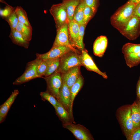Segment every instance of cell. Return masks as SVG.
<instances>
[{
	"label": "cell",
	"instance_id": "9",
	"mask_svg": "<svg viewBox=\"0 0 140 140\" xmlns=\"http://www.w3.org/2000/svg\"><path fill=\"white\" fill-rule=\"evenodd\" d=\"M40 78L37 72L35 59L27 64L24 73L13 82V85H18L28 82L31 80Z\"/></svg>",
	"mask_w": 140,
	"mask_h": 140
},
{
	"label": "cell",
	"instance_id": "37",
	"mask_svg": "<svg viewBox=\"0 0 140 140\" xmlns=\"http://www.w3.org/2000/svg\"><path fill=\"white\" fill-rule=\"evenodd\" d=\"M136 94L137 99H140V75L137 84Z\"/></svg>",
	"mask_w": 140,
	"mask_h": 140
},
{
	"label": "cell",
	"instance_id": "8",
	"mask_svg": "<svg viewBox=\"0 0 140 140\" xmlns=\"http://www.w3.org/2000/svg\"><path fill=\"white\" fill-rule=\"evenodd\" d=\"M63 127L70 131L78 140L93 139L89 130L84 126L70 123L63 124Z\"/></svg>",
	"mask_w": 140,
	"mask_h": 140
},
{
	"label": "cell",
	"instance_id": "23",
	"mask_svg": "<svg viewBox=\"0 0 140 140\" xmlns=\"http://www.w3.org/2000/svg\"><path fill=\"white\" fill-rule=\"evenodd\" d=\"M86 3L84 0H81L74 11L73 19L80 25L85 24L84 20V10Z\"/></svg>",
	"mask_w": 140,
	"mask_h": 140
},
{
	"label": "cell",
	"instance_id": "34",
	"mask_svg": "<svg viewBox=\"0 0 140 140\" xmlns=\"http://www.w3.org/2000/svg\"><path fill=\"white\" fill-rule=\"evenodd\" d=\"M15 9L11 6L8 5H6L4 9L0 10V15L2 18L9 15Z\"/></svg>",
	"mask_w": 140,
	"mask_h": 140
},
{
	"label": "cell",
	"instance_id": "33",
	"mask_svg": "<svg viewBox=\"0 0 140 140\" xmlns=\"http://www.w3.org/2000/svg\"><path fill=\"white\" fill-rule=\"evenodd\" d=\"M127 138L128 140H140V126L134 129Z\"/></svg>",
	"mask_w": 140,
	"mask_h": 140
},
{
	"label": "cell",
	"instance_id": "17",
	"mask_svg": "<svg viewBox=\"0 0 140 140\" xmlns=\"http://www.w3.org/2000/svg\"><path fill=\"white\" fill-rule=\"evenodd\" d=\"M54 108L57 115L63 124L70 123H75L74 118L59 102Z\"/></svg>",
	"mask_w": 140,
	"mask_h": 140
},
{
	"label": "cell",
	"instance_id": "15",
	"mask_svg": "<svg viewBox=\"0 0 140 140\" xmlns=\"http://www.w3.org/2000/svg\"><path fill=\"white\" fill-rule=\"evenodd\" d=\"M108 44V39L106 36H101L98 37L93 44L94 54L100 57H102L106 51Z\"/></svg>",
	"mask_w": 140,
	"mask_h": 140
},
{
	"label": "cell",
	"instance_id": "11",
	"mask_svg": "<svg viewBox=\"0 0 140 140\" xmlns=\"http://www.w3.org/2000/svg\"><path fill=\"white\" fill-rule=\"evenodd\" d=\"M72 51L70 48L64 46L52 47L48 52L43 54H36V58L44 60L60 58Z\"/></svg>",
	"mask_w": 140,
	"mask_h": 140
},
{
	"label": "cell",
	"instance_id": "32",
	"mask_svg": "<svg viewBox=\"0 0 140 140\" xmlns=\"http://www.w3.org/2000/svg\"><path fill=\"white\" fill-rule=\"evenodd\" d=\"M95 14L92 9L86 4L84 10V20L85 24L86 25L88 22Z\"/></svg>",
	"mask_w": 140,
	"mask_h": 140
},
{
	"label": "cell",
	"instance_id": "29",
	"mask_svg": "<svg viewBox=\"0 0 140 140\" xmlns=\"http://www.w3.org/2000/svg\"><path fill=\"white\" fill-rule=\"evenodd\" d=\"M3 18L8 23L11 30L16 29L19 22L15 10L8 16Z\"/></svg>",
	"mask_w": 140,
	"mask_h": 140
},
{
	"label": "cell",
	"instance_id": "10",
	"mask_svg": "<svg viewBox=\"0 0 140 140\" xmlns=\"http://www.w3.org/2000/svg\"><path fill=\"white\" fill-rule=\"evenodd\" d=\"M79 57L82 66H85L88 70L96 73L104 79H107L108 76L106 73L102 72L99 69L87 50L84 49L82 50Z\"/></svg>",
	"mask_w": 140,
	"mask_h": 140
},
{
	"label": "cell",
	"instance_id": "19",
	"mask_svg": "<svg viewBox=\"0 0 140 140\" xmlns=\"http://www.w3.org/2000/svg\"><path fill=\"white\" fill-rule=\"evenodd\" d=\"M81 0H62V2L67 11L68 23L73 19L74 11Z\"/></svg>",
	"mask_w": 140,
	"mask_h": 140
},
{
	"label": "cell",
	"instance_id": "22",
	"mask_svg": "<svg viewBox=\"0 0 140 140\" xmlns=\"http://www.w3.org/2000/svg\"><path fill=\"white\" fill-rule=\"evenodd\" d=\"M16 30L19 32L26 40L30 41L32 39V28L19 22Z\"/></svg>",
	"mask_w": 140,
	"mask_h": 140
},
{
	"label": "cell",
	"instance_id": "7",
	"mask_svg": "<svg viewBox=\"0 0 140 140\" xmlns=\"http://www.w3.org/2000/svg\"><path fill=\"white\" fill-rule=\"evenodd\" d=\"M49 11L54 18L57 29L68 23L66 10L62 3L53 5Z\"/></svg>",
	"mask_w": 140,
	"mask_h": 140
},
{
	"label": "cell",
	"instance_id": "4",
	"mask_svg": "<svg viewBox=\"0 0 140 140\" xmlns=\"http://www.w3.org/2000/svg\"><path fill=\"white\" fill-rule=\"evenodd\" d=\"M47 84L46 91L58 100L62 83L61 74L55 72L51 75L43 77Z\"/></svg>",
	"mask_w": 140,
	"mask_h": 140
},
{
	"label": "cell",
	"instance_id": "38",
	"mask_svg": "<svg viewBox=\"0 0 140 140\" xmlns=\"http://www.w3.org/2000/svg\"><path fill=\"white\" fill-rule=\"evenodd\" d=\"M140 2V0H129L127 2L137 4Z\"/></svg>",
	"mask_w": 140,
	"mask_h": 140
},
{
	"label": "cell",
	"instance_id": "28",
	"mask_svg": "<svg viewBox=\"0 0 140 140\" xmlns=\"http://www.w3.org/2000/svg\"><path fill=\"white\" fill-rule=\"evenodd\" d=\"M36 70L40 78H43L46 71L47 64L45 60L36 58L35 59Z\"/></svg>",
	"mask_w": 140,
	"mask_h": 140
},
{
	"label": "cell",
	"instance_id": "27",
	"mask_svg": "<svg viewBox=\"0 0 140 140\" xmlns=\"http://www.w3.org/2000/svg\"><path fill=\"white\" fill-rule=\"evenodd\" d=\"M15 11L19 22L27 26H31L29 20L26 12L21 7L17 6L15 9Z\"/></svg>",
	"mask_w": 140,
	"mask_h": 140
},
{
	"label": "cell",
	"instance_id": "18",
	"mask_svg": "<svg viewBox=\"0 0 140 140\" xmlns=\"http://www.w3.org/2000/svg\"><path fill=\"white\" fill-rule=\"evenodd\" d=\"M9 37L14 44L25 48H28L30 41L25 39L16 29L11 30Z\"/></svg>",
	"mask_w": 140,
	"mask_h": 140
},
{
	"label": "cell",
	"instance_id": "30",
	"mask_svg": "<svg viewBox=\"0 0 140 140\" xmlns=\"http://www.w3.org/2000/svg\"><path fill=\"white\" fill-rule=\"evenodd\" d=\"M86 26V25L85 24L80 25L76 48L81 51L84 49V45L83 43V37Z\"/></svg>",
	"mask_w": 140,
	"mask_h": 140
},
{
	"label": "cell",
	"instance_id": "36",
	"mask_svg": "<svg viewBox=\"0 0 140 140\" xmlns=\"http://www.w3.org/2000/svg\"><path fill=\"white\" fill-rule=\"evenodd\" d=\"M134 14L140 18V2L137 4L134 10Z\"/></svg>",
	"mask_w": 140,
	"mask_h": 140
},
{
	"label": "cell",
	"instance_id": "2",
	"mask_svg": "<svg viewBox=\"0 0 140 140\" xmlns=\"http://www.w3.org/2000/svg\"><path fill=\"white\" fill-rule=\"evenodd\" d=\"M131 112V105H130L121 107L117 112L118 120L127 138L134 129Z\"/></svg>",
	"mask_w": 140,
	"mask_h": 140
},
{
	"label": "cell",
	"instance_id": "12",
	"mask_svg": "<svg viewBox=\"0 0 140 140\" xmlns=\"http://www.w3.org/2000/svg\"><path fill=\"white\" fill-rule=\"evenodd\" d=\"M58 101L69 113L71 116L74 118L73 108L71 106L70 89L66 84L63 81Z\"/></svg>",
	"mask_w": 140,
	"mask_h": 140
},
{
	"label": "cell",
	"instance_id": "26",
	"mask_svg": "<svg viewBox=\"0 0 140 140\" xmlns=\"http://www.w3.org/2000/svg\"><path fill=\"white\" fill-rule=\"evenodd\" d=\"M122 51L124 55L139 52L140 51V44L127 43L123 46Z\"/></svg>",
	"mask_w": 140,
	"mask_h": 140
},
{
	"label": "cell",
	"instance_id": "31",
	"mask_svg": "<svg viewBox=\"0 0 140 140\" xmlns=\"http://www.w3.org/2000/svg\"><path fill=\"white\" fill-rule=\"evenodd\" d=\"M40 95L42 100L47 101L50 102L54 108L56 106L58 103L59 102L57 99L46 91L41 92Z\"/></svg>",
	"mask_w": 140,
	"mask_h": 140
},
{
	"label": "cell",
	"instance_id": "39",
	"mask_svg": "<svg viewBox=\"0 0 140 140\" xmlns=\"http://www.w3.org/2000/svg\"><path fill=\"white\" fill-rule=\"evenodd\" d=\"M137 101L138 105L139 108V113H140V99H137Z\"/></svg>",
	"mask_w": 140,
	"mask_h": 140
},
{
	"label": "cell",
	"instance_id": "1",
	"mask_svg": "<svg viewBox=\"0 0 140 140\" xmlns=\"http://www.w3.org/2000/svg\"><path fill=\"white\" fill-rule=\"evenodd\" d=\"M136 4L127 2L119 8L110 17L112 25L118 31L134 15Z\"/></svg>",
	"mask_w": 140,
	"mask_h": 140
},
{
	"label": "cell",
	"instance_id": "5",
	"mask_svg": "<svg viewBox=\"0 0 140 140\" xmlns=\"http://www.w3.org/2000/svg\"><path fill=\"white\" fill-rule=\"evenodd\" d=\"M79 55L72 51L65 54L60 58L59 66L55 72L62 74L73 67L82 66Z\"/></svg>",
	"mask_w": 140,
	"mask_h": 140
},
{
	"label": "cell",
	"instance_id": "24",
	"mask_svg": "<svg viewBox=\"0 0 140 140\" xmlns=\"http://www.w3.org/2000/svg\"><path fill=\"white\" fill-rule=\"evenodd\" d=\"M60 58L46 60L47 64L46 71L44 76H47L54 73L58 68Z\"/></svg>",
	"mask_w": 140,
	"mask_h": 140
},
{
	"label": "cell",
	"instance_id": "21",
	"mask_svg": "<svg viewBox=\"0 0 140 140\" xmlns=\"http://www.w3.org/2000/svg\"><path fill=\"white\" fill-rule=\"evenodd\" d=\"M84 83V79L80 74L76 81L72 86L70 89L71 106L72 108L75 98L83 86Z\"/></svg>",
	"mask_w": 140,
	"mask_h": 140
},
{
	"label": "cell",
	"instance_id": "16",
	"mask_svg": "<svg viewBox=\"0 0 140 140\" xmlns=\"http://www.w3.org/2000/svg\"><path fill=\"white\" fill-rule=\"evenodd\" d=\"M68 25L70 43L73 47H76L80 25L74 19L69 22Z\"/></svg>",
	"mask_w": 140,
	"mask_h": 140
},
{
	"label": "cell",
	"instance_id": "13",
	"mask_svg": "<svg viewBox=\"0 0 140 140\" xmlns=\"http://www.w3.org/2000/svg\"><path fill=\"white\" fill-rule=\"evenodd\" d=\"M80 67H73L61 74L62 81L66 84L70 89L81 74Z\"/></svg>",
	"mask_w": 140,
	"mask_h": 140
},
{
	"label": "cell",
	"instance_id": "14",
	"mask_svg": "<svg viewBox=\"0 0 140 140\" xmlns=\"http://www.w3.org/2000/svg\"><path fill=\"white\" fill-rule=\"evenodd\" d=\"M19 93V91L18 89L14 90L8 99L0 106V123L5 120L10 108Z\"/></svg>",
	"mask_w": 140,
	"mask_h": 140
},
{
	"label": "cell",
	"instance_id": "35",
	"mask_svg": "<svg viewBox=\"0 0 140 140\" xmlns=\"http://www.w3.org/2000/svg\"><path fill=\"white\" fill-rule=\"evenodd\" d=\"M86 4L90 7L95 13L98 5V0H84Z\"/></svg>",
	"mask_w": 140,
	"mask_h": 140
},
{
	"label": "cell",
	"instance_id": "3",
	"mask_svg": "<svg viewBox=\"0 0 140 140\" xmlns=\"http://www.w3.org/2000/svg\"><path fill=\"white\" fill-rule=\"evenodd\" d=\"M118 31L128 39H136L140 34V18L134 15Z\"/></svg>",
	"mask_w": 140,
	"mask_h": 140
},
{
	"label": "cell",
	"instance_id": "20",
	"mask_svg": "<svg viewBox=\"0 0 140 140\" xmlns=\"http://www.w3.org/2000/svg\"><path fill=\"white\" fill-rule=\"evenodd\" d=\"M131 117L134 129L140 126V114L139 108L137 101H134L131 105Z\"/></svg>",
	"mask_w": 140,
	"mask_h": 140
},
{
	"label": "cell",
	"instance_id": "6",
	"mask_svg": "<svg viewBox=\"0 0 140 140\" xmlns=\"http://www.w3.org/2000/svg\"><path fill=\"white\" fill-rule=\"evenodd\" d=\"M64 46L69 48L72 51L78 54L80 52L71 44L69 39L67 23L57 29V34L52 47Z\"/></svg>",
	"mask_w": 140,
	"mask_h": 140
},
{
	"label": "cell",
	"instance_id": "25",
	"mask_svg": "<svg viewBox=\"0 0 140 140\" xmlns=\"http://www.w3.org/2000/svg\"><path fill=\"white\" fill-rule=\"evenodd\" d=\"M127 66L130 68L136 66L140 64V51L124 55Z\"/></svg>",
	"mask_w": 140,
	"mask_h": 140
}]
</instances>
